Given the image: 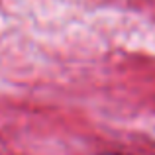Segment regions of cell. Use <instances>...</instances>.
Instances as JSON below:
<instances>
[{
    "instance_id": "obj_1",
    "label": "cell",
    "mask_w": 155,
    "mask_h": 155,
    "mask_svg": "<svg viewBox=\"0 0 155 155\" xmlns=\"http://www.w3.org/2000/svg\"><path fill=\"white\" fill-rule=\"evenodd\" d=\"M104 155H122V153H104Z\"/></svg>"
}]
</instances>
